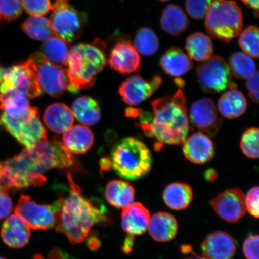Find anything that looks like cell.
<instances>
[{
	"instance_id": "obj_45",
	"label": "cell",
	"mask_w": 259,
	"mask_h": 259,
	"mask_svg": "<svg viewBox=\"0 0 259 259\" xmlns=\"http://www.w3.org/2000/svg\"><path fill=\"white\" fill-rule=\"evenodd\" d=\"M249 96L254 103L258 102V72L256 71L253 75L249 77L247 82Z\"/></svg>"
},
{
	"instance_id": "obj_43",
	"label": "cell",
	"mask_w": 259,
	"mask_h": 259,
	"mask_svg": "<svg viewBox=\"0 0 259 259\" xmlns=\"http://www.w3.org/2000/svg\"><path fill=\"white\" fill-rule=\"evenodd\" d=\"M9 192L4 187L0 186V220L8 218L13 210V202Z\"/></svg>"
},
{
	"instance_id": "obj_17",
	"label": "cell",
	"mask_w": 259,
	"mask_h": 259,
	"mask_svg": "<svg viewBox=\"0 0 259 259\" xmlns=\"http://www.w3.org/2000/svg\"><path fill=\"white\" fill-rule=\"evenodd\" d=\"M236 250L235 239L225 232L211 233L202 244L203 256L206 259H232Z\"/></svg>"
},
{
	"instance_id": "obj_18",
	"label": "cell",
	"mask_w": 259,
	"mask_h": 259,
	"mask_svg": "<svg viewBox=\"0 0 259 259\" xmlns=\"http://www.w3.org/2000/svg\"><path fill=\"white\" fill-rule=\"evenodd\" d=\"M108 63L112 69L120 73H134L140 67L141 59L138 52L128 41L118 42L113 48Z\"/></svg>"
},
{
	"instance_id": "obj_21",
	"label": "cell",
	"mask_w": 259,
	"mask_h": 259,
	"mask_svg": "<svg viewBox=\"0 0 259 259\" xmlns=\"http://www.w3.org/2000/svg\"><path fill=\"white\" fill-rule=\"evenodd\" d=\"M150 219V211L142 203L133 202L123 208L122 228L130 235H140L147 231Z\"/></svg>"
},
{
	"instance_id": "obj_30",
	"label": "cell",
	"mask_w": 259,
	"mask_h": 259,
	"mask_svg": "<svg viewBox=\"0 0 259 259\" xmlns=\"http://www.w3.org/2000/svg\"><path fill=\"white\" fill-rule=\"evenodd\" d=\"M192 188L188 184L174 183L167 186L163 192V200L170 208L180 210L186 209L192 201Z\"/></svg>"
},
{
	"instance_id": "obj_28",
	"label": "cell",
	"mask_w": 259,
	"mask_h": 259,
	"mask_svg": "<svg viewBox=\"0 0 259 259\" xmlns=\"http://www.w3.org/2000/svg\"><path fill=\"white\" fill-rule=\"evenodd\" d=\"M247 107V99L240 91L235 89L223 94L218 102L220 112L228 119L238 118L244 114Z\"/></svg>"
},
{
	"instance_id": "obj_38",
	"label": "cell",
	"mask_w": 259,
	"mask_h": 259,
	"mask_svg": "<svg viewBox=\"0 0 259 259\" xmlns=\"http://www.w3.org/2000/svg\"><path fill=\"white\" fill-rule=\"evenodd\" d=\"M258 129L251 128L243 134L241 148L243 153L248 158L257 159L258 158Z\"/></svg>"
},
{
	"instance_id": "obj_47",
	"label": "cell",
	"mask_w": 259,
	"mask_h": 259,
	"mask_svg": "<svg viewBox=\"0 0 259 259\" xmlns=\"http://www.w3.org/2000/svg\"><path fill=\"white\" fill-rule=\"evenodd\" d=\"M241 1L249 8L254 10L256 12L257 16H258V0H241Z\"/></svg>"
},
{
	"instance_id": "obj_41",
	"label": "cell",
	"mask_w": 259,
	"mask_h": 259,
	"mask_svg": "<svg viewBox=\"0 0 259 259\" xmlns=\"http://www.w3.org/2000/svg\"><path fill=\"white\" fill-rule=\"evenodd\" d=\"M212 1L213 0H186V11L193 19H202L205 17Z\"/></svg>"
},
{
	"instance_id": "obj_8",
	"label": "cell",
	"mask_w": 259,
	"mask_h": 259,
	"mask_svg": "<svg viewBox=\"0 0 259 259\" xmlns=\"http://www.w3.org/2000/svg\"><path fill=\"white\" fill-rule=\"evenodd\" d=\"M0 179L6 189H22L31 186L39 187L46 182L44 174L34 172L24 151L2 163Z\"/></svg>"
},
{
	"instance_id": "obj_32",
	"label": "cell",
	"mask_w": 259,
	"mask_h": 259,
	"mask_svg": "<svg viewBox=\"0 0 259 259\" xmlns=\"http://www.w3.org/2000/svg\"><path fill=\"white\" fill-rule=\"evenodd\" d=\"M186 48L191 59L205 61L210 57L213 51L210 38L202 32H195L187 38Z\"/></svg>"
},
{
	"instance_id": "obj_26",
	"label": "cell",
	"mask_w": 259,
	"mask_h": 259,
	"mask_svg": "<svg viewBox=\"0 0 259 259\" xmlns=\"http://www.w3.org/2000/svg\"><path fill=\"white\" fill-rule=\"evenodd\" d=\"M105 194L110 205L116 208H124L134 202L135 190L127 181L112 180L107 184Z\"/></svg>"
},
{
	"instance_id": "obj_33",
	"label": "cell",
	"mask_w": 259,
	"mask_h": 259,
	"mask_svg": "<svg viewBox=\"0 0 259 259\" xmlns=\"http://www.w3.org/2000/svg\"><path fill=\"white\" fill-rule=\"evenodd\" d=\"M21 28L32 39L45 41L55 36L50 19L43 16H31L21 24Z\"/></svg>"
},
{
	"instance_id": "obj_52",
	"label": "cell",
	"mask_w": 259,
	"mask_h": 259,
	"mask_svg": "<svg viewBox=\"0 0 259 259\" xmlns=\"http://www.w3.org/2000/svg\"><path fill=\"white\" fill-rule=\"evenodd\" d=\"M187 259H206L205 258H199V257H197V258H187Z\"/></svg>"
},
{
	"instance_id": "obj_25",
	"label": "cell",
	"mask_w": 259,
	"mask_h": 259,
	"mask_svg": "<svg viewBox=\"0 0 259 259\" xmlns=\"http://www.w3.org/2000/svg\"><path fill=\"white\" fill-rule=\"evenodd\" d=\"M160 65L165 73L174 77L184 75L193 67L190 57L178 47L171 48L164 53L161 58Z\"/></svg>"
},
{
	"instance_id": "obj_24",
	"label": "cell",
	"mask_w": 259,
	"mask_h": 259,
	"mask_svg": "<svg viewBox=\"0 0 259 259\" xmlns=\"http://www.w3.org/2000/svg\"><path fill=\"white\" fill-rule=\"evenodd\" d=\"M94 135L91 130L83 125H76L64 133L63 142L64 147L71 153L85 154L94 143Z\"/></svg>"
},
{
	"instance_id": "obj_13",
	"label": "cell",
	"mask_w": 259,
	"mask_h": 259,
	"mask_svg": "<svg viewBox=\"0 0 259 259\" xmlns=\"http://www.w3.org/2000/svg\"><path fill=\"white\" fill-rule=\"evenodd\" d=\"M196 72L200 85L206 93H219L231 86V71L221 57H210L199 65Z\"/></svg>"
},
{
	"instance_id": "obj_23",
	"label": "cell",
	"mask_w": 259,
	"mask_h": 259,
	"mask_svg": "<svg viewBox=\"0 0 259 259\" xmlns=\"http://www.w3.org/2000/svg\"><path fill=\"white\" fill-rule=\"evenodd\" d=\"M148 231L155 241L168 242L177 235L178 224L172 215L167 212H158L152 216L148 223Z\"/></svg>"
},
{
	"instance_id": "obj_29",
	"label": "cell",
	"mask_w": 259,
	"mask_h": 259,
	"mask_svg": "<svg viewBox=\"0 0 259 259\" xmlns=\"http://www.w3.org/2000/svg\"><path fill=\"white\" fill-rule=\"evenodd\" d=\"M72 109L74 116L83 125H95L101 118V111L98 103L89 96L77 98L73 103Z\"/></svg>"
},
{
	"instance_id": "obj_27",
	"label": "cell",
	"mask_w": 259,
	"mask_h": 259,
	"mask_svg": "<svg viewBox=\"0 0 259 259\" xmlns=\"http://www.w3.org/2000/svg\"><path fill=\"white\" fill-rule=\"evenodd\" d=\"M162 29L171 35H178L187 30L190 25L186 13L180 6L169 5L164 8L161 16Z\"/></svg>"
},
{
	"instance_id": "obj_11",
	"label": "cell",
	"mask_w": 259,
	"mask_h": 259,
	"mask_svg": "<svg viewBox=\"0 0 259 259\" xmlns=\"http://www.w3.org/2000/svg\"><path fill=\"white\" fill-rule=\"evenodd\" d=\"M28 60L41 90L52 97H58L68 90L70 82L67 69L51 62L39 52L31 55Z\"/></svg>"
},
{
	"instance_id": "obj_10",
	"label": "cell",
	"mask_w": 259,
	"mask_h": 259,
	"mask_svg": "<svg viewBox=\"0 0 259 259\" xmlns=\"http://www.w3.org/2000/svg\"><path fill=\"white\" fill-rule=\"evenodd\" d=\"M63 200L60 198L51 205H40L30 196L22 194L15 207V213L23 219L30 228L42 231L53 229L57 224Z\"/></svg>"
},
{
	"instance_id": "obj_7",
	"label": "cell",
	"mask_w": 259,
	"mask_h": 259,
	"mask_svg": "<svg viewBox=\"0 0 259 259\" xmlns=\"http://www.w3.org/2000/svg\"><path fill=\"white\" fill-rule=\"evenodd\" d=\"M25 151L35 172L44 174L53 169H67L74 166V157L58 139L38 142Z\"/></svg>"
},
{
	"instance_id": "obj_19",
	"label": "cell",
	"mask_w": 259,
	"mask_h": 259,
	"mask_svg": "<svg viewBox=\"0 0 259 259\" xmlns=\"http://www.w3.org/2000/svg\"><path fill=\"white\" fill-rule=\"evenodd\" d=\"M183 144L184 155L193 163L205 164L215 154L212 141L202 132L191 135Z\"/></svg>"
},
{
	"instance_id": "obj_14",
	"label": "cell",
	"mask_w": 259,
	"mask_h": 259,
	"mask_svg": "<svg viewBox=\"0 0 259 259\" xmlns=\"http://www.w3.org/2000/svg\"><path fill=\"white\" fill-rule=\"evenodd\" d=\"M213 209L223 220L236 223L245 215V196L238 188L226 190L210 202Z\"/></svg>"
},
{
	"instance_id": "obj_5",
	"label": "cell",
	"mask_w": 259,
	"mask_h": 259,
	"mask_svg": "<svg viewBox=\"0 0 259 259\" xmlns=\"http://www.w3.org/2000/svg\"><path fill=\"white\" fill-rule=\"evenodd\" d=\"M205 17L206 30L217 39L229 43L241 34L242 13L232 0H213Z\"/></svg>"
},
{
	"instance_id": "obj_42",
	"label": "cell",
	"mask_w": 259,
	"mask_h": 259,
	"mask_svg": "<svg viewBox=\"0 0 259 259\" xmlns=\"http://www.w3.org/2000/svg\"><path fill=\"white\" fill-rule=\"evenodd\" d=\"M258 187H252L245 197L246 209L255 218H258Z\"/></svg>"
},
{
	"instance_id": "obj_53",
	"label": "cell",
	"mask_w": 259,
	"mask_h": 259,
	"mask_svg": "<svg viewBox=\"0 0 259 259\" xmlns=\"http://www.w3.org/2000/svg\"><path fill=\"white\" fill-rule=\"evenodd\" d=\"M160 1H161V2H167V1H169V0H160Z\"/></svg>"
},
{
	"instance_id": "obj_46",
	"label": "cell",
	"mask_w": 259,
	"mask_h": 259,
	"mask_svg": "<svg viewBox=\"0 0 259 259\" xmlns=\"http://www.w3.org/2000/svg\"><path fill=\"white\" fill-rule=\"evenodd\" d=\"M135 243L134 236L128 234L125 238L122 245V251L125 254H129L132 251Z\"/></svg>"
},
{
	"instance_id": "obj_36",
	"label": "cell",
	"mask_w": 259,
	"mask_h": 259,
	"mask_svg": "<svg viewBox=\"0 0 259 259\" xmlns=\"http://www.w3.org/2000/svg\"><path fill=\"white\" fill-rule=\"evenodd\" d=\"M134 47L144 56H151L159 49V40L151 28H142L136 34Z\"/></svg>"
},
{
	"instance_id": "obj_48",
	"label": "cell",
	"mask_w": 259,
	"mask_h": 259,
	"mask_svg": "<svg viewBox=\"0 0 259 259\" xmlns=\"http://www.w3.org/2000/svg\"><path fill=\"white\" fill-rule=\"evenodd\" d=\"M141 110L139 109L129 108L126 109L125 115L128 117L137 118L141 114Z\"/></svg>"
},
{
	"instance_id": "obj_54",
	"label": "cell",
	"mask_w": 259,
	"mask_h": 259,
	"mask_svg": "<svg viewBox=\"0 0 259 259\" xmlns=\"http://www.w3.org/2000/svg\"><path fill=\"white\" fill-rule=\"evenodd\" d=\"M0 259H6V258H5L4 257H0Z\"/></svg>"
},
{
	"instance_id": "obj_37",
	"label": "cell",
	"mask_w": 259,
	"mask_h": 259,
	"mask_svg": "<svg viewBox=\"0 0 259 259\" xmlns=\"http://www.w3.org/2000/svg\"><path fill=\"white\" fill-rule=\"evenodd\" d=\"M258 28L251 25L243 31L239 37V45L245 54L252 58L258 57Z\"/></svg>"
},
{
	"instance_id": "obj_20",
	"label": "cell",
	"mask_w": 259,
	"mask_h": 259,
	"mask_svg": "<svg viewBox=\"0 0 259 259\" xmlns=\"http://www.w3.org/2000/svg\"><path fill=\"white\" fill-rule=\"evenodd\" d=\"M30 227L16 213L9 217L3 223L1 236L3 242L9 247H24L30 241Z\"/></svg>"
},
{
	"instance_id": "obj_31",
	"label": "cell",
	"mask_w": 259,
	"mask_h": 259,
	"mask_svg": "<svg viewBox=\"0 0 259 259\" xmlns=\"http://www.w3.org/2000/svg\"><path fill=\"white\" fill-rule=\"evenodd\" d=\"M31 108L28 98L23 94L14 91L0 92V109L13 118H18L25 114Z\"/></svg>"
},
{
	"instance_id": "obj_6",
	"label": "cell",
	"mask_w": 259,
	"mask_h": 259,
	"mask_svg": "<svg viewBox=\"0 0 259 259\" xmlns=\"http://www.w3.org/2000/svg\"><path fill=\"white\" fill-rule=\"evenodd\" d=\"M0 126L12 135L25 148L47 140V131L40 121L39 110L32 107L24 115L13 118L3 112Z\"/></svg>"
},
{
	"instance_id": "obj_44",
	"label": "cell",
	"mask_w": 259,
	"mask_h": 259,
	"mask_svg": "<svg viewBox=\"0 0 259 259\" xmlns=\"http://www.w3.org/2000/svg\"><path fill=\"white\" fill-rule=\"evenodd\" d=\"M243 252L247 259H258V236H249L243 244Z\"/></svg>"
},
{
	"instance_id": "obj_50",
	"label": "cell",
	"mask_w": 259,
	"mask_h": 259,
	"mask_svg": "<svg viewBox=\"0 0 259 259\" xmlns=\"http://www.w3.org/2000/svg\"><path fill=\"white\" fill-rule=\"evenodd\" d=\"M205 178L209 181H214L217 178V174L214 170L212 169L208 170L205 174Z\"/></svg>"
},
{
	"instance_id": "obj_3",
	"label": "cell",
	"mask_w": 259,
	"mask_h": 259,
	"mask_svg": "<svg viewBox=\"0 0 259 259\" xmlns=\"http://www.w3.org/2000/svg\"><path fill=\"white\" fill-rule=\"evenodd\" d=\"M105 48L104 44L99 39L93 44H79L70 48L67 61L69 92L76 93L94 85L97 74L105 67Z\"/></svg>"
},
{
	"instance_id": "obj_35",
	"label": "cell",
	"mask_w": 259,
	"mask_h": 259,
	"mask_svg": "<svg viewBox=\"0 0 259 259\" xmlns=\"http://www.w3.org/2000/svg\"><path fill=\"white\" fill-rule=\"evenodd\" d=\"M230 69L239 79H248L256 72V65L250 56L245 53H235L229 59Z\"/></svg>"
},
{
	"instance_id": "obj_40",
	"label": "cell",
	"mask_w": 259,
	"mask_h": 259,
	"mask_svg": "<svg viewBox=\"0 0 259 259\" xmlns=\"http://www.w3.org/2000/svg\"><path fill=\"white\" fill-rule=\"evenodd\" d=\"M22 7L31 16H44L53 8L51 0H22Z\"/></svg>"
},
{
	"instance_id": "obj_15",
	"label": "cell",
	"mask_w": 259,
	"mask_h": 259,
	"mask_svg": "<svg viewBox=\"0 0 259 259\" xmlns=\"http://www.w3.org/2000/svg\"><path fill=\"white\" fill-rule=\"evenodd\" d=\"M190 119L194 127L213 137L221 127L222 119L212 100L203 98L194 102L190 108Z\"/></svg>"
},
{
	"instance_id": "obj_49",
	"label": "cell",
	"mask_w": 259,
	"mask_h": 259,
	"mask_svg": "<svg viewBox=\"0 0 259 259\" xmlns=\"http://www.w3.org/2000/svg\"><path fill=\"white\" fill-rule=\"evenodd\" d=\"M100 166H101V169L103 170L108 171L111 167V160L109 158H103L100 162Z\"/></svg>"
},
{
	"instance_id": "obj_4",
	"label": "cell",
	"mask_w": 259,
	"mask_h": 259,
	"mask_svg": "<svg viewBox=\"0 0 259 259\" xmlns=\"http://www.w3.org/2000/svg\"><path fill=\"white\" fill-rule=\"evenodd\" d=\"M111 167L119 177L128 180L144 177L151 170L153 157L147 146L132 137L122 139L111 151Z\"/></svg>"
},
{
	"instance_id": "obj_34",
	"label": "cell",
	"mask_w": 259,
	"mask_h": 259,
	"mask_svg": "<svg viewBox=\"0 0 259 259\" xmlns=\"http://www.w3.org/2000/svg\"><path fill=\"white\" fill-rule=\"evenodd\" d=\"M70 50L69 42L56 35L45 40L42 47L44 56L51 62L61 67L67 66Z\"/></svg>"
},
{
	"instance_id": "obj_51",
	"label": "cell",
	"mask_w": 259,
	"mask_h": 259,
	"mask_svg": "<svg viewBox=\"0 0 259 259\" xmlns=\"http://www.w3.org/2000/svg\"><path fill=\"white\" fill-rule=\"evenodd\" d=\"M33 259H44L43 256L40 254L35 255Z\"/></svg>"
},
{
	"instance_id": "obj_22",
	"label": "cell",
	"mask_w": 259,
	"mask_h": 259,
	"mask_svg": "<svg viewBox=\"0 0 259 259\" xmlns=\"http://www.w3.org/2000/svg\"><path fill=\"white\" fill-rule=\"evenodd\" d=\"M74 119L72 110L64 103H54L48 106L44 116L47 127L57 134H63L72 127Z\"/></svg>"
},
{
	"instance_id": "obj_1",
	"label": "cell",
	"mask_w": 259,
	"mask_h": 259,
	"mask_svg": "<svg viewBox=\"0 0 259 259\" xmlns=\"http://www.w3.org/2000/svg\"><path fill=\"white\" fill-rule=\"evenodd\" d=\"M68 181L71 191L63 200L56 230L66 235L71 244H79L86 240L94 226L105 221L106 208L84 197L70 174Z\"/></svg>"
},
{
	"instance_id": "obj_2",
	"label": "cell",
	"mask_w": 259,
	"mask_h": 259,
	"mask_svg": "<svg viewBox=\"0 0 259 259\" xmlns=\"http://www.w3.org/2000/svg\"><path fill=\"white\" fill-rule=\"evenodd\" d=\"M186 97L181 90L174 95L152 102L153 114L150 124H141L145 134L161 143L178 145L186 140L189 122Z\"/></svg>"
},
{
	"instance_id": "obj_16",
	"label": "cell",
	"mask_w": 259,
	"mask_h": 259,
	"mask_svg": "<svg viewBox=\"0 0 259 259\" xmlns=\"http://www.w3.org/2000/svg\"><path fill=\"white\" fill-rule=\"evenodd\" d=\"M160 76H154L150 81L144 79L139 75L129 77L119 87V93L128 105H138L145 101L161 85Z\"/></svg>"
},
{
	"instance_id": "obj_12",
	"label": "cell",
	"mask_w": 259,
	"mask_h": 259,
	"mask_svg": "<svg viewBox=\"0 0 259 259\" xmlns=\"http://www.w3.org/2000/svg\"><path fill=\"white\" fill-rule=\"evenodd\" d=\"M50 19L55 35L71 43L82 34L85 18L69 4V0H56Z\"/></svg>"
},
{
	"instance_id": "obj_55",
	"label": "cell",
	"mask_w": 259,
	"mask_h": 259,
	"mask_svg": "<svg viewBox=\"0 0 259 259\" xmlns=\"http://www.w3.org/2000/svg\"><path fill=\"white\" fill-rule=\"evenodd\" d=\"M2 22L1 20H0V22Z\"/></svg>"
},
{
	"instance_id": "obj_39",
	"label": "cell",
	"mask_w": 259,
	"mask_h": 259,
	"mask_svg": "<svg viewBox=\"0 0 259 259\" xmlns=\"http://www.w3.org/2000/svg\"><path fill=\"white\" fill-rule=\"evenodd\" d=\"M22 0H0V20L11 22L22 14Z\"/></svg>"
},
{
	"instance_id": "obj_9",
	"label": "cell",
	"mask_w": 259,
	"mask_h": 259,
	"mask_svg": "<svg viewBox=\"0 0 259 259\" xmlns=\"http://www.w3.org/2000/svg\"><path fill=\"white\" fill-rule=\"evenodd\" d=\"M14 91L23 94L29 99L41 95L42 90L28 59L9 67L0 66V92Z\"/></svg>"
}]
</instances>
